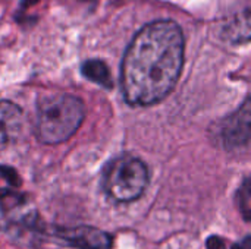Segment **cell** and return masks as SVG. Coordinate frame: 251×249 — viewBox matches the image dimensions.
Listing matches in <instances>:
<instances>
[{"label":"cell","instance_id":"cell-1","mask_svg":"<svg viewBox=\"0 0 251 249\" xmlns=\"http://www.w3.org/2000/svg\"><path fill=\"white\" fill-rule=\"evenodd\" d=\"M184 63V35L178 23L146 25L131 41L122 60V90L132 106H151L176 85Z\"/></svg>","mask_w":251,"mask_h":249},{"label":"cell","instance_id":"cell-2","mask_svg":"<svg viewBox=\"0 0 251 249\" xmlns=\"http://www.w3.org/2000/svg\"><path fill=\"white\" fill-rule=\"evenodd\" d=\"M85 107L78 97L49 94L38 98L37 136L44 144H60L69 139L81 126Z\"/></svg>","mask_w":251,"mask_h":249},{"label":"cell","instance_id":"cell-3","mask_svg":"<svg viewBox=\"0 0 251 249\" xmlns=\"http://www.w3.org/2000/svg\"><path fill=\"white\" fill-rule=\"evenodd\" d=\"M150 175L146 163L134 156L112 160L103 172V189L116 203L138 200L149 186Z\"/></svg>","mask_w":251,"mask_h":249},{"label":"cell","instance_id":"cell-4","mask_svg":"<svg viewBox=\"0 0 251 249\" xmlns=\"http://www.w3.org/2000/svg\"><path fill=\"white\" fill-rule=\"evenodd\" d=\"M56 236L66 245L76 249H112V236L93 226L59 229Z\"/></svg>","mask_w":251,"mask_h":249},{"label":"cell","instance_id":"cell-5","mask_svg":"<svg viewBox=\"0 0 251 249\" xmlns=\"http://www.w3.org/2000/svg\"><path fill=\"white\" fill-rule=\"evenodd\" d=\"M222 136L225 147L229 150H237L247 147L250 141V104L246 100L244 106L226 119L222 129Z\"/></svg>","mask_w":251,"mask_h":249},{"label":"cell","instance_id":"cell-6","mask_svg":"<svg viewBox=\"0 0 251 249\" xmlns=\"http://www.w3.org/2000/svg\"><path fill=\"white\" fill-rule=\"evenodd\" d=\"M24 126L22 110L10 101H0V147L16 142L24 134Z\"/></svg>","mask_w":251,"mask_h":249},{"label":"cell","instance_id":"cell-7","mask_svg":"<svg viewBox=\"0 0 251 249\" xmlns=\"http://www.w3.org/2000/svg\"><path fill=\"white\" fill-rule=\"evenodd\" d=\"M82 73L93 82H97L106 88L112 87V78H110L109 69L100 60H87L82 65Z\"/></svg>","mask_w":251,"mask_h":249},{"label":"cell","instance_id":"cell-8","mask_svg":"<svg viewBox=\"0 0 251 249\" xmlns=\"http://www.w3.org/2000/svg\"><path fill=\"white\" fill-rule=\"evenodd\" d=\"M237 207L240 210V214L243 216L244 222H250L251 217V185L250 179L246 178L240 189L237 191Z\"/></svg>","mask_w":251,"mask_h":249},{"label":"cell","instance_id":"cell-9","mask_svg":"<svg viewBox=\"0 0 251 249\" xmlns=\"http://www.w3.org/2000/svg\"><path fill=\"white\" fill-rule=\"evenodd\" d=\"M231 249H250V238L246 236V239L240 242V245H232Z\"/></svg>","mask_w":251,"mask_h":249}]
</instances>
